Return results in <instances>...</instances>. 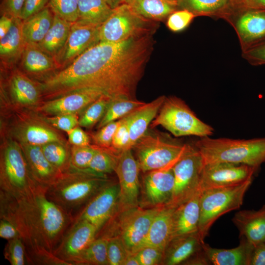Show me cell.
<instances>
[{
	"instance_id": "obj_1",
	"label": "cell",
	"mask_w": 265,
	"mask_h": 265,
	"mask_svg": "<svg viewBox=\"0 0 265 265\" xmlns=\"http://www.w3.org/2000/svg\"><path fill=\"white\" fill-rule=\"evenodd\" d=\"M154 33L117 43L100 42L41 82L43 96L50 100L91 89L111 100L136 99L137 85L153 50Z\"/></svg>"
},
{
	"instance_id": "obj_2",
	"label": "cell",
	"mask_w": 265,
	"mask_h": 265,
	"mask_svg": "<svg viewBox=\"0 0 265 265\" xmlns=\"http://www.w3.org/2000/svg\"><path fill=\"white\" fill-rule=\"evenodd\" d=\"M47 188L40 185L17 196L0 190V219L18 230L27 263L45 252H53L74 222L73 214L49 199Z\"/></svg>"
},
{
	"instance_id": "obj_3",
	"label": "cell",
	"mask_w": 265,
	"mask_h": 265,
	"mask_svg": "<svg viewBox=\"0 0 265 265\" xmlns=\"http://www.w3.org/2000/svg\"><path fill=\"white\" fill-rule=\"evenodd\" d=\"M112 182L106 175L70 166L60 173L47 187L46 194L50 200L72 214Z\"/></svg>"
},
{
	"instance_id": "obj_4",
	"label": "cell",
	"mask_w": 265,
	"mask_h": 265,
	"mask_svg": "<svg viewBox=\"0 0 265 265\" xmlns=\"http://www.w3.org/2000/svg\"><path fill=\"white\" fill-rule=\"evenodd\" d=\"M204 165L230 162L259 169L265 162V137L249 139L201 137L194 144Z\"/></svg>"
},
{
	"instance_id": "obj_5",
	"label": "cell",
	"mask_w": 265,
	"mask_h": 265,
	"mask_svg": "<svg viewBox=\"0 0 265 265\" xmlns=\"http://www.w3.org/2000/svg\"><path fill=\"white\" fill-rule=\"evenodd\" d=\"M163 208V207H162ZM161 208L140 206L117 210L99 231L96 238L118 236L130 254H134L145 240L152 222Z\"/></svg>"
},
{
	"instance_id": "obj_6",
	"label": "cell",
	"mask_w": 265,
	"mask_h": 265,
	"mask_svg": "<svg viewBox=\"0 0 265 265\" xmlns=\"http://www.w3.org/2000/svg\"><path fill=\"white\" fill-rule=\"evenodd\" d=\"M151 127H164L176 137L210 136L214 130L199 119L186 103L176 97H165Z\"/></svg>"
},
{
	"instance_id": "obj_7",
	"label": "cell",
	"mask_w": 265,
	"mask_h": 265,
	"mask_svg": "<svg viewBox=\"0 0 265 265\" xmlns=\"http://www.w3.org/2000/svg\"><path fill=\"white\" fill-rule=\"evenodd\" d=\"M252 182L251 179L237 186L201 190L198 234L202 241L219 217L241 207Z\"/></svg>"
},
{
	"instance_id": "obj_8",
	"label": "cell",
	"mask_w": 265,
	"mask_h": 265,
	"mask_svg": "<svg viewBox=\"0 0 265 265\" xmlns=\"http://www.w3.org/2000/svg\"><path fill=\"white\" fill-rule=\"evenodd\" d=\"M188 145L171 138L146 133L134 145L140 169H172L185 153Z\"/></svg>"
},
{
	"instance_id": "obj_9",
	"label": "cell",
	"mask_w": 265,
	"mask_h": 265,
	"mask_svg": "<svg viewBox=\"0 0 265 265\" xmlns=\"http://www.w3.org/2000/svg\"><path fill=\"white\" fill-rule=\"evenodd\" d=\"M38 186L30 171L21 145L14 141L8 142L0 154V190L17 196Z\"/></svg>"
},
{
	"instance_id": "obj_10",
	"label": "cell",
	"mask_w": 265,
	"mask_h": 265,
	"mask_svg": "<svg viewBox=\"0 0 265 265\" xmlns=\"http://www.w3.org/2000/svg\"><path fill=\"white\" fill-rule=\"evenodd\" d=\"M158 22L147 19L134 12L126 3L112 9L101 26L100 42L117 43L150 33H155Z\"/></svg>"
},
{
	"instance_id": "obj_11",
	"label": "cell",
	"mask_w": 265,
	"mask_h": 265,
	"mask_svg": "<svg viewBox=\"0 0 265 265\" xmlns=\"http://www.w3.org/2000/svg\"><path fill=\"white\" fill-rule=\"evenodd\" d=\"M204 163L194 145H188L181 159L172 168L174 186L171 201L167 207L176 208L199 191Z\"/></svg>"
},
{
	"instance_id": "obj_12",
	"label": "cell",
	"mask_w": 265,
	"mask_h": 265,
	"mask_svg": "<svg viewBox=\"0 0 265 265\" xmlns=\"http://www.w3.org/2000/svg\"><path fill=\"white\" fill-rule=\"evenodd\" d=\"M258 168L250 165L218 162L204 165L200 179V190L228 187L241 185L253 179Z\"/></svg>"
},
{
	"instance_id": "obj_13",
	"label": "cell",
	"mask_w": 265,
	"mask_h": 265,
	"mask_svg": "<svg viewBox=\"0 0 265 265\" xmlns=\"http://www.w3.org/2000/svg\"><path fill=\"white\" fill-rule=\"evenodd\" d=\"M132 149H126L120 152L114 171L120 187L118 206L120 210L139 206L138 175L140 169Z\"/></svg>"
},
{
	"instance_id": "obj_14",
	"label": "cell",
	"mask_w": 265,
	"mask_h": 265,
	"mask_svg": "<svg viewBox=\"0 0 265 265\" xmlns=\"http://www.w3.org/2000/svg\"><path fill=\"white\" fill-rule=\"evenodd\" d=\"M100 26L78 21L73 23L63 47L54 57L58 71L70 65L79 56L100 42Z\"/></svg>"
},
{
	"instance_id": "obj_15",
	"label": "cell",
	"mask_w": 265,
	"mask_h": 265,
	"mask_svg": "<svg viewBox=\"0 0 265 265\" xmlns=\"http://www.w3.org/2000/svg\"><path fill=\"white\" fill-rule=\"evenodd\" d=\"M119 196V185L112 182L87 202L81 212L74 216V221H87L99 231L118 209Z\"/></svg>"
},
{
	"instance_id": "obj_16",
	"label": "cell",
	"mask_w": 265,
	"mask_h": 265,
	"mask_svg": "<svg viewBox=\"0 0 265 265\" xmlns=\"http://www.w3.org/2000/svg\"><path fill=\"white\" fill-rule=\"evenodd\" d=\"M174 182L172 168L146 172L143 180L139 206L143 208L167 207L171 199Z\"/></svg>"
},
{
	"instance_id": "obj_17",
	"label": "cell",
	"mask_w": 265,
	"mask_h": 265,
	"mask_svg": "<svg viewBox=\"0 0 265 265\" xmlns=\"http://www.w3.org/2000/svg\"><path fill=\"white\" fill-rule=\"evenodd\" d=\"M99 229L85 221H74L53 253L72 265V261L96 238Z\"/></svg>"
},
{
	"instance_id": "obj_18",
	"label": "cell",
	"mask_w": 265,
	"mask_h": 265,
	"mask_svg": "<svg viewBox=\"0 0 265 265\" xmlns=\"http://www.w3.org/2000/svg\"><path fill=\"white\" fill-rule=\"evenodd\" d=\"M104 95L95 90H83L49 100L38 107L43 113L51 116L77 114L86 109L92 103Z\"/></svg>"
},
{
	"instance_id": "obj_19",
	"label": "cell",
	"mask_w": 265,
	"mask_h": 265,
	"mask_svg": "<svg viewBox=\"0 0 265 265\" xmlns=\"http://www.w3.org/2000/svg\"><path fill=\"white\" fill-rule=\"evenodd\" d=\"M23 70L41 82L58 71L53 57L35 44H26L20 60Z\"/></svg>"
},
{
	"instance_id": "obj_20",
	"label": "cell",
	"mask_w": 265,
	"mask_h": 265,
	"mask_svg": "<svg viewBox=\"0 0 265 265\" xmlns=\"http://www.w3.org/2000/svg\"><path fill=\"white\" fill-rule=\"evenodd\" d=\"M201 194L200 189L190 199L174 208L172 238L198 233Z\"/></svg>"
},
{
	"instance_id": "obj_21",
	"label": "cell",
	"mask_w": 265,
	"mask_h": 265,
	"mask_svg": "<svg viewBox=\"0 0 265 265\" xmlns=\"http://www.w3.org/2000/svg\"><path fill=\"white\" fill-rule=\"evenodd\" d=\"M232 221L239 232L254 246L265 242V205L257 211L242 210L236 212Z\"/></svg>"
},
{
	"instance_id": "obj_22",
	"label": "cell",
	"mask_w": 265,
	"mask_h": 265,
	"mask_svg": "<svg viewBox=\"0 0 265 265\" xmlns=\"http://www.w3.org/2000/svg\"><path fill=\"white\" fill-rule=\"evenodd\" d=\"M165 99V96H160L124 117L128 126L131 149L147 133L148 126L156 118Z\"/></svg>"
},
{
	"instance_id": "obj_23",
	"label": "cell",
	"mask_w": 265,
	"mask_h": 265,
	"mask_svg": "<svg viewBox=\"0 0 265 265\" xmlns=\"http://www.w3.org/2000/svg\"><path fill=\"white\" fill-rule=\"evenodd\" d=\"M30 171L35 181L48 187L60 173L46 158L40 146L20 143Z\"/></svg>"
},
{
	"instance_id": "obj_24",
	"label": "cell",
	"mask_w": 265,
	"mask_h": 265,
	"mask_svg": "<svg viewBox=\"0 0 265 265\" xmlns=\"http://www.w3.org/2000/svg\"><path fill=\"white\" fill-rule=\"evenodd\" d=\"M23 20L13 18L8 33L0 39V62L5 69H12L20 61L26 45L22 31Z\"/></svg>"
},
{
	"instance_id": "obj_25",
	"label": "cell",
	"mask_w": 265,
	"mask_h": 265,
	"mask_svg": "<svg viewBox=\"0 0 265 265\" xmlns=\"http://www.w3.org/2000/svg\"><path fill=\"white\" fill-rule=\"evenodd\" d=\"M204 243L198 233L174 237L164 250L162 263L166 265L184 263L203 248Z\"/></svg>"
},
{
	"instance_id": "obj_26",
	"label": "cell",
	"mask_w": 265,
	"mask_h": 265,
	"mask_svg": "<svg viewBox=\"0 0 265 265\" xmlns=\"http://www.w3.org/2000/svg\"><path fill=\"white\" fill-rule=\"evenodd\" d=\"M239 244L231 249L211 247L205 242L203 248L212 264L214 265H250L254 245L241 237Z\"/></svg>"
},
{
	"instance_id": "obj_27",
	"label": "cell",
	"mask_w": 265,
	"mask_h": 265,
	"mask_svg": "<svg viewBox=\"0 0 265 265\" xmlns=\"http://www.w3.org/2000/svg\"><path fill=\"white\" fill-rule=\"evenodd\" d=\"M174 208H161L155 216L148 233L140 248L149 246L159 248L164 251L172 238V215ZM139 248V249H140Z\"/></svg>"
},
{
	"instance_id": "obj_28",
	"label": "cell",
	"mask_w": 265,
	"mask_h": 265,
	"mask_svg": "<svg viewBox=\"0 0 265 265\" xmlns=\"http://www.w3.org/2000/svg\"><path fill=\"white\" fill-rule=\"evenodd\" d=\"M9 90L14 102L23 106L34 105L41 96L38 84L18 70L12 72L9 80Z\"/></svg>"
},
{
	"instance_id": "obj_29",
	"label": "cell",
	"mask_w": 265,
	"mask_h": 265,
	"mask_svg": "<svg viewBox=\"0 0 265 265\" xmlns=\"http://www.w3.org/2000/svg\"><path fill=\"white\" fill-rule=\"evenodd\" d=\"M237 28L246 42L257 44L265 40V11L253 9L238 19Z\"/></svg>"
},
{
	"instance_id": "obj_30",
	"label": "cell",
	"mask_w": 265,
	"mask_h": 265,
	"mask_svg": "<svg viewBox=\"0 0 265 265\" xmlns=\"http://www.w3.org/2000/svg\"><path fill=\"white\" fill-rule=\"evenodd\" d=\"M125 3L141 16L159 22L175 11L178 1L171 0H125Z\"/></svg>"
},
{
	"instance_id": "obj_31",
	"label": "cell",
	"mask_w": 265,
	"mask_h": 265,
	"mask_svg": "<svg viewBox=\"0 0 265 265\" xmlns=\"http://www.w3.org/2000/svg\"><path fill=\"white\" fill-rule=\"evenodd\" d=\"M15 135L20 143L41 146L53 142L64 143L60 135L44 124L27 122L17 128Z\"/></svg>"
},
{
	"instance_id": "obj_32",
	"label": "cell",
	"mask_w": 265,
	"mask_h": 265,
	"mask_svg": "<svg viewBox=\"0 0 265 265\" xmlns=\"http://www.w3.org/2000/svg\"><path fill=\"white\" fill-rule=\"evenodd\" d=\"M54 14L47 6L41 11L23 21L22 31L26 44H38L52 26Z\"/></svg>"
},
{
	"instance_id": "obj_33",
	"label": "cell",
	"mask_w": 265,
	"mask_h": 265,
	"mask_svg": "<svg viewBox=\"0 0 265 265\" xmlns=\"http://www.w3.org/2000/svg\"><path fill=\"white\" fill-rule=\"evenodd\" d=\"M73 24L54 14L51 27L42 41L37 45L54 58L63 47Z\"/></svg>"
},
{
	"instance_id": "obj_34",
	"label": "cell",
	"mask_w": 265,
	"mask_h": 265,
	"mask_svg": "<svg viewBox=\"0 0 265 265\" xmlns=\"http://www.w3.org/2000/svg\"><path fill=\"white\" fill-rule=\"evenodd\" d=\"M112 9L106 0H78V19L82 24L101 26Z\"/></svg>"
},
{
	"instance_id": "obj_35",
	"label": "cell",
	"mask_w": 265,
	"mask_h": 265,
	"mask_svg": "<svg viewBox=\"0 0 265 265\" xmlns=\"http://www.w3.org/2000/svg\"><path fill=\"white\" fill-rule=\"evenodd\" d=\"M108 239L96 238L72 261V265H108Z\"/></svg>"
},
{
	"instance_id": "obj_36",
	"label": "cell",
	"mask_w": 265,
	"mask_h": 265,
	"mask_svg": "<svg viewBox=\"0 0 265 265\" xmlns=\"http://www.w3.org/2000/svg\"><path fill=\"white\" fill-rule=\"evenodd\" d=\"M146 103L136 99L119 98L112 100L104 115L100 121L98 128L118 120L127 116Z\"/></svg>"
},
{
	"instance_id": "obj_37",
	"label": "cell",
	"mask_w": 265,
	"mask_h": 265,
	"mask_svg": "<svg viewBox=\"0 0 265 265\" xmlns=\"http://www.w3.org/2000/svg\"><path fill=\"white\" fill-rule=\"evenodd\" d=\"M41 147L46 158L59 172L67 170L71 166V152L64 143L53 142Z\"/></svg>"
},
{
	"instance_id": "obj_38",
	"label": "cell",
	"mask_w": 265,
	"mask_h": 265,
	"mask_svg": "<svg viewBox=\"0 0 265 265\" xmlns=\"http://www.w3.org/2000/svg\"><path fill=\"white\" fill-rule=\"evenodd\" d=\"M120 153L112 149L98 148L89 166L86 169L104 175L114 172Z\"/></svg>"
},
{
	"instance_id": "obj_39",
	"label": "cell",
	"mask_w": 265,
	"mask_h": 265,
	"mask_svg": "<svg viewBox=\"0 0 265 265\" xmlns=\"http://www.w3.org/2000/svg\"><path fill=\"white\" fill-rule=\"evenodd\" d=\"M111 100L109 97L102 95L85 109L79 119V125L84 128L92 127L101 120Z\"/></svg>"
},
{
	"instance_id": "obj_40",
	"label": "cell",
	"mask_w": 265,
	"mask_h": 265,
	"mask_svg": "<svg viewBox=\"0 0 265 265\" xmlns=\"http://www.w3.org/2000/svg\"><path fill=\"white\" fill-rule=\"evenodd\" d=\"M54 15L74 23L78 19V0H50L48 5Z\"/></svg>"
},
{
	"instance_id": "obj_41",
	"label": "cell",
	"mask_w": 265,
	"mask_h": 265,
	"mask_svg": "<svg viewBox=\"0 0 265 265\" xmlns=\"http://www.w3.org/2000/svg\"><path fill=\"white\" fill-rule=\"evenodd\" d=\"M229 0H178V6L194 13H210L223 7Z\"/></svg>"
},
{
	"instance_id": "obj_42",
	"label": "cell",
	"mask_w": 265,
	"mask_h": 265,
	"mask_svg": "<svg viewBox=\"0 0 265 265\" xmlns=\"http://www.w3.org/2000/svg\"><path fill=\"white\" fill-rule=\"evenodd\" d=\"M4 256L11 265L27 264L26 247L20 237L7 240Z\"/></svg>"
},
{
	"instance_id": "obj_43",
	"label": "cell",
	"mask_w": 265,
	"mask_h": 265,
	"mask_svg": "<svg viewBox=\"0 0 265 265\" xmlns=\"http://www.w3.org/2000/svg\"><path fill=\"white\" fill-rule=\"evenodd\" d=\"M107 245V257L108 265H123L130 254L123 241L118 236L109 238Z\"/></svg>"
},
{
	"instance_id": "obj_44",
	"label": "cell",
	"mask_w": 265,
	"mask_h": 265,
	"mask_svg": "<svg viewBox=\"0 0 265 265\" xmlns=\"http://www.w3.org/2000/svg\"><path fill=\"white\" fill-rule=\"evenodd\" d=\"M97 149L90 145L74 146L71 152V166L78 169H87Z\"/></svg>"
},
{
	"instance_id": "obj_45",
	"label": "cell",
	"mask_w": 265,
	"mask_h": 265,
	"mask_svg": "<svg viewBox=\"0 0 265 265\" xmlns=\"http://www.w3.org/2000/svg\"><path fill=\"white\" fill-rule=\"evenodd\" d=\"M121 121L120 119L106 124L93 135V140L98 147L104 149H111L113 136Z\"/></svg>"
},
{
	"instance_id": "obj_46",
	"label": "cell",
	"mask_w": 265,
	"mask_h": 265,
	"mask_svg": "<svg viewBox=\"0 0 265 265\" xmlns=\"http://www.w3.org/2000/svg\"><path fill=\"white\" fill-rule=\"evenodd\" d=\"M164 251L155 247L144 246L134 254L139 265H156L162 263Z\"/></svg>"
},
{
	"instance_id": "obj_47",
	"label": "cell",
	"mask_w": 265,
	"mask_h": 265,
	"mask_svg": "<svg viewBox=\"0 0 265 265\" xmlns=\"http://www.w3.org/2000/svg\"><path fill=\"white\" fill-rule=\"evenodd\" d=\"M194 17V13L188 10L175 11L168 17L166 25L171 31H180L188 26Z\"/></svg>"
},
{
	"instance_id": "obj_48",
	"label": "cell",
	"mask_w": 265,
	"mask_h": 265,
	"mask_svg": "<svg viewBox=\"0 0 265 265\" xmlns=\"http://www.w3.org/2000/svg\"><path fill=\"white\" fill-rule=\"evenodd\" d=\"M121 123L113 136L111 145V149L118 153L131 149L130 146V138L128 124L124 117L121 118Z\"/></svg>"
},
{
	"instance_id": "obj_49",
	"label": "cell",
	"mask_w": 265,
	"mask_h": 265,
	"mask_svg": "<svg viewBox=\"0 0 265 265\" xmlns=\"http://www.w3.org/2000/svg\"><path fill=\"white\" fill-rule=\"evenodd\" d=\"M45 121L53 127L67 133L79 125L77 114H64L46 118Z\"/></svg>"
},
{
	"instance_id": "obj_50",
	"label": "cell",
	"mask_w": 265,
	"mask_h": 265,
	"mask_svg": "<svg viewBox=\"0 0 265 265\" xmlns=\"http://www.w3.org/2000/svg\"><path fill=\"white\" fill-rule=\"evenodd\" d=\"M50 0H25L20 18L24 21L48 5Z\"/></svg>"
},
{
	"instance_id": "obj_51",
	"label": "cell",
	"mask_w": 265,
	"mask_h": 265,
	"mask_svg": "<svg viewBox=\"0 0 265 265\" xmlns=\"http://www.w3.org/2000/svg\"><path fill=\"white\" fill-rule=\"evenodd\" d=\"M25 0H2L0 14L13 18H20Z\"/></svg>"
},
{
	"instance_id": "obj_52",
	"label": "cell",
	"mask_w": 265,
	"mask_h": 265,
	"mask_svg": "<svg viewBox=\"0 0 265 265\" xmlns=\"http://www.w3.org/2000/svg\"><path fill=\"white\" fill-rule=\"evenodd\" d=\"M68 133L69 142L76 146L89 145V139L87 134L80 127H76Z\"/></svg>"
},
{
	"instance_id": "obj_53",
	"label": "cell",
	"mask_w": 265,
	"mask_h": 265,
	"mask_svg": "<svg viewBox=\"0 0 265 265\" xmlns=\"http://www.w3.org/2000/svg\"><path fill=\"white\" fill-rule=\"evenodd\" d=\"M0 237L7 240L20 237L16 227L9 221L0 219Z\"/></svg>"
},
{
	"instance_id": "obj_54",
	"label": "cell",
	"mask_w": 265,
	"mask_h": 265,
	"mask_svg": "<svg viewBox=\"0 0 265 265\" xmlns=\"http://www.w3.org/2000/svg\"><path fill=\"white\" fill-rule=\"evenodd\" d=\"M248 55L254 64H265V40L255 45L249 51Z\"/></svg>"
},
{
	"instance_id": "obj_55",
	"label": "cell",
	"mask_w": 265,
	"mask_h": 265,
	"mask_svg": "<svg viewBox=\"0 0 265 265\" xmlns=\"http://www.w3.org/2000/svg\"><path fill=\"white\" fill-rule=\"evenodd\" d=\"M250 265H265V242L254 246Z\"/></svg>"
},
{
	"instance_id": "obj_56",
	"label": "cell",
	"mask_w": 265,
	"mask_h": 265,
	"mask_svg": "<svg viewBox=\"0 0 265 265\" xmlns=\"http://www.w3.org/2000/svg\"><path fill=\"white\" fill-rule=\"evenodd\" d=\"M184 264L194 265H208L212 264L203 248L195 253Z\"/></svg>"
},
{
	"instance_id": "obj_57",
	"label": "cell",
	"mask_w": 265,
	"mask_h": 265,
	"mask_svg": "<svg viewBox=\"0 0 265 265\" xmlns=\"http://www.w3.org/2000/svg\"><path fill=\"white\" fill-rule=\"evenodd\" d=\"M13 18L1 15L0 18V39L5 36L11 29Z\"/></svg>"
},
{
	"instance_id": "obj_58",
	"label": "cell",
	"mask_w": 265,
	"mask_h": 265,
	"mask_svg": "<svg viewBox=\"0 0 265 265\" xmlns=\"http://www.w3.org/2000/svg\"><path fill=\"white\" fill-rule=\"evenodd\" d=\"M253 9L265 11V0H250Z\"/></svg>"
},
{
	"instance_id": "obj_59",
	"label": "cell",
	"mask_w": 265,
	"mask_h": 265,
	"mask_svg": "<svg viewBox=\"0 0 265 265\" xmlns=\"http://www.w3.org/2000/svg\"><path fill=\"white\" fill-rule=\"evenodd\" d=\"M123 265H139V263L133 254H130L124 262Z\"/></svg>"
},
{
	"instance_id": "obj_60",
	"label": "cell",
	"mask_w": 265,
	"mask_h": 265,
	"mask_svg": "<svg viewBox=\"0 0 265 265\" xmlns=\"http://www.w3.org/2000/svg\"><path fill=\"white\" fill-rule=\"evenodd\" d=\"M106 1L112 9L115 8L125 2V0H106Z\"/></svg>"
},
{
	"instance_id": "obj_61",
	"label": "cell",
	"mask_w": 265,
	"mask_h": 265,
	"mask_svg": "<svg viewBox=\"0 0 265 265\" xmlns=\"http://www.w3.org/2000/svg\"><path fill=\"white\" fill-rule=\"evenodd\" d=\"M171 0L178 1V0Z\"/></svg>"
}]
</instances>
